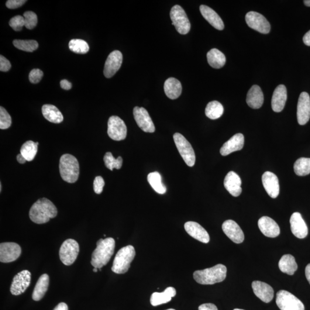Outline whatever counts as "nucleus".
Wrapping results in <instances>:
<instances>
[{"instance_id": "53", "label": "nucleus", "mask_w": 310, "mask_h": 310, "mask_svg": "<svg viewBox=\"0 0 310 310\" xmlns=\"http://www.w3.org/2000/svg\"><path fill=\"white\" fill-rule=\"evenodd\" d=\"M17 160L20 164H24L26 163V161H27V160H26V158H24L23 155L21 154L17 155Z\"/></svg>"}, {"instance_id": "30", "label": "nucleus", "mask_w": 310, "mask_h": 310, "mask_svg": "<svg viewBox=\"0 0 310 310\" xmlns=\"http://www.w3.org/2000/svg\"><path fill=\"white\" fill-rule=\"evenodd\" d=\"M50 278L47 274L41 276L36 282L32 293V299L34 301H39L44 297L49 286Z\"/></svg>"}, {"instance_id": "46", "label": "nucleus", "mask_w": 310, "mask_h": 310, "mask_svg": "<svg viewBox=\"0 0 310 310\" xmlns=\"http://www.w3.org/2000/svg\"><path fill=\"white\" fill-rule=\"evenodd\" d=\"M27 2L26 0H8L6 2L7 8L15 9L22 6Z\"/></svg>"}, {"instance_id": "44", "label": "nucleus", "mask_w": 310, "mask_h": 310, "mask_svg": "<svg viewBox=\"0 0 310 310\" xmlns=\"http://www.w3.org/2000/svg\"><path fill=\"white\" fill-rule=\"evenodd\" d=\"M43 72L40 69L34 68L31 70L29 74L30 81L32 84H36L40 82L42 79Z\"/></svg>"}, {"instance_id": "43", "label": "nucleus", "mask_w": 310, "mask_h": 310, "mask_svg": "<svg viewBox=\"0 0 310 310\" xmlns=\"http://www.w3.org/2000/svg\"><path fill=\"white\" fill-rule=\"evenodd\" d=\"M9 26L15 31H20L25 26V19L24 16L17 15L12 17L9 21Z\"/></svg>"}, {"instance_id": "10", "label": "nucleus", "mask_w": 310, "mask_h": 310, "mask_svg": "<svg viewBox=\"0 0 310 310\" xmlns=\"http://www.w3.org/2000/svg\"><path fill=\"white\" fill-rule=\"evenodd\" d=\"M108 134L113 140L122 141L125 139L127 127L125 123L119 117L113 116L110 117L108 123Z\"/></svg>"}, {"instance_id": "15", "label": "nucleus", "mask_w": 310, "mask_h": 310, "mask_svg": "<svg viewBox=\"0 0 310 310\" xmlns=\"http://www.w3.org/2000/svg\"><path fill=\"white\" fill-rule=\"evenodd\" d=\"M123 54L120 51L112 52L105 62L103 74L107 78H110L119 70L123 63Z\"/></svg>"}, {"instance_id": "24", "label": "nucleus", "mask_w": 310, "mask_h": 310, "mask_svg": "<svg viewBox=\"0 0 310 310\" xmlns=\"http://www.w3.org/2000/svg\"><path fill=\"white\" fill-rule=\"evenodd\" d=\"M244 145V136L243 134L237 133L227 141L220 148V153L225 156L234 152L243 149Z\"/></svg>"}, {"instance_id": "49", "label": "nucleus", "mask_w": 310, "mask_h": 310, "mask_svg": "<svg viewBox=\"0 0 310 310\" xmlns=\"http://www.w3.org/2000/svg\"><path fill=\"white\" fill-rule=\"evenodd\" d=\"M61 88L65 91H69L72 88V84L71 83L66 79H63L62 80L60 83Z\"/></svg>"}, {"instance_id": "34", "label": "nucleus", "mask_w": 310, "mask_h": 310, "mask_svg": "<svg viewBox=\"0 0 310 310\" xmlns=\"http://www.w3.org/2000/svg\"><path fill=\"white\" fill-rule=\"evenodd\" d=\"M148 182L154 190L159 194H164L166 192V187L161 181V175L158 172H151L148 174Z\"/></svg>"}, {"instance_id": "50", "label": "nucleus", "mask_w": 310, "mask_h": 310, "mask_svg": "<svg viewBox=\"0 0 310 310\" xmlns=\"http://www.w3.org/2000/svg\"><path fill=\"white\" fill-rule=\"evenodd\" d=\"M303 40L306 46H310V30L305 34Z\"/></svg>"}, {"instance_id": "21", "label": "nucleus", "mask_w": 310, "mask_h": 310, "mask_svg": "<svg viewBox=\"0 0 310 310\" xmlns=\"http://www.w3.org/2000/svg\"><path fill=\"white\" fill-rule=\"evenodd\" d=\"M291 229L298 239H304L308 234V227L299 213H293L290 218Z\"/></svg>"}, {"instance_id": "38", "label": "nucleus", "mask_w": 310, "mask_h": 310, "mask_svg": "<svg viewBox=\"0 0 310 310\" xmlns=\"http://www.w3.org/2000/svg\"><path fill=\"white\" fill-rule=\"evenodd\" d=\"M14 46L20 50L32 53L36 50L39 47V44L36 40H15L13 41Z\"/></svg>"}, {"instance_id": "20", "label": "nucleus", "mask_w": 310, "mask_h": 310, "mask_svg": "<svg viewBox=\"0 0 310 310\" xmlns=\"http://www.w3.org/2000/svg\"><path fill=\"white\" fill-rule=\"evenodd\" d=\"M258 226L264 235L268 237L275 238L280 234V227L270 217L266 216L261 217L258 220Z\"/></svg>"}, {"instance_id": "36", "label": "nucleus", "mask_w": 310, "mask_h": 310, "mask_svg": "<svg viewBox=\"0 0 310 310\" xmlns=\"http://www.w3.org/2000/svg\"><path fill=\"white\" fill-rule=\"evenodd\" d=\"M223 107L221 103L217 101L210 102L207 105L205 115L210 119L216 120L220 118L223 115Z\"/></svg>"}, {"instance_id": "17", "label": "nucleus", "mask_w": 310, "mask_h": 310, "mask_svg": "<svg viewBox=\"0 0 310 310\" xmlns=\"http://www.w3.org/2000/svg\"><path fill=\"white\" fill-rule=\"evenodd\" d=\"M262 182L269 196L272 198H277L280 192V186L277 176L271 172H265L262 176Z\"/></svg>"}, {"instance_id": "56", "label": "nucleus", "mask_w": 310, "mask_h": 310, "mask_svg": "<svg viewBox=\"0 0 310 310\" xmlns=\"http://www.w3.org/2000/svg\"><path fill=\"white\" fill-rule=\"evenodd\" d=\"M1 191H2V185L1 183V184H0V192H1Z\"/></svg>"}, {"instance_id": "42", "label": "nucleus", "mask_w": 310, "mask_h": 310, "mask_svg": "<svg viewBox=\"0 0 310 310\" xmlns=\"http://www.w3.org/2000/svg\"><path fill=\"white\" fill-rule=\"evenodd\" d=\"M23 16L25 19V26L27 29L32 30L36 27L37 24V17L35 13L32 11H27L24 13Z\"/></svg>"}, {"instance_id": "18", "label": "nucleus", "mask_w": 310, "mask_h": 310, "mask_svg": "<svg viewBox=\"0 0 310 310\" xmlns=\"http://www.w3.org/2000/svg\"><path fill=\"white\" fill-rule=\"evenodd\" d=\"M222 230L226 235L236 244L242 243L244 240V234L238 224L233 220H226L222 224Z\"/></svg>"}, {"instance_id": "35", "label": "nucleus", "mask_w": 310, "mask_h": 310, "mask_svg": "<svg viewBox=\"0 0 310 310\" xmlns=\"http://www.w3.org/2000/svg\"><path fill=\"white\" fill-rule=\"evenodd\" d=\"M39 143L33 142L29 140L24 143L20 149V154L26 158L27 161H32L37 153V147Z\"/></svg>"}, {"instance_id": "1", "label": "nucleus", "mask_w": 310, "mask_h": 310, "mask_svg": "<svg viewBox=\"0 0 310 310\" xmlns=\"http://www.w3.org/2000/svg\"><path fill=\"white\" fill-rule=\"evenodd\" d=\"M58 215V210L54 203L46 198L37 200L31 207L29 216L31 220L37 224L46 223Z\"/></svg>"}, {"instance_id": "40", "label": "nucleus", "mask_w": 310, "mask_h": 310, "mask_svg": "<svg viewBox=\"0 0 310 310\" xmlns=\"http://www.w3.org/2000/svg\"><path fill=\"white\" fill-rule=\"evenodd\" d=\"M103 161L105 166L111 171H113L114 168L120 170L122 167L123 162L122 157L119 156L118 158H115L110 152L105 154L103 157Z\"/></svg>"}, {"instance_id": "28", "label": "nucleus", "mask_w": 310, "mask_h": 310, "mask_svg": "<svg viewBox=\"0 0 310 310\" xmlns=\"http://www.w3.org/2000/svg\"><path fill=\"white\" fill-rule=\"evenodd\" d=\"M164 90L167 97L171 99H177L182 92L181 83L177 79L169 78L164 83Z\"/></svg>"}, {"instance_id": "54", "label": "nucleus", "mask_w": 310, "mask_h": 310, "mask_svg": "<svg viewBox=\"0 0 310 310\" xmlns=\"http://www.w3.org/2000/svg\"><path fill=\"white\" fill-rule=\"evenodd\" d=\"M304 3L306 6H310V0H305Z\"/></svg>"}, {"instance_id": "33", "label": "nucleus", "mask_w": 310, "mask_h": 310, "mask_svg": "<svg viewBox=\"0 0 310 310\" xmlns=\"http://www.w3.org/2000/svg\"><path fill=\"white\" fill-rule=\"evenodd\" d=\"M207 59L210 66L215 68H222L226 63L225 55L216 48H213L208 52Z\"/></svg>"}, {"instance_id": "41", "label": "nucleus", "mask_w": 310, "mask_h": 310, "mask_svg": "<svg viewBox=\"0 0 310 310\" xmlns=\"http://www.w3.org/2000/svg\"><path fill=\"white\" fill-rule=\"evenodd\" d=\"M11 124V117L3 107H0V128L1 129H8Z\"/></svg>"}, {"instance_id": "47", "label": "nucleus", "mask_w": 310, "mask_h": 310, "mask_svg": "<svg viewBox=\"0 0 310 310\" xmlns=\"http://www.w3.org/2000/svg\"><path fill=\"white\" fill-rule=\"evenodd\" d=\"M11 68V64H10L9 60L1 55L0 56V71L2 72L8 71Z\"/></svg>"}, {"instance_id": "29", "label": "nucleus", "mask_w": 310, "mask_h": 310, "mask_svg": "<svg viewBox=\"0 0 310 310\" xmlns=\"http://www.w3.org/2000/svg\"><path fill=\"white\" fill-rule=\"evenodd\" d=\"M177 294V291L174 287H168L163 292H154L151 295L150 302L151 305L157 306L171 301L172 298Z\"/></svg>"}, {"instance_id": "22", "label": "nucleus", "mask_w": 310, "mask_h": 310, "mask_svg": "<svg viewBox=\"0 0 310 310\" xmlns=\"http://www.w3.org/2000/svg\"><path fill=\"white\" fill-rule=\"evenodd\" d=\"M185 229L189 236L203 243H208L210 236L207 231L197 222L188 221L185 224Z\"/></svg>"}, {"instance_id": "6", "label": "nucleus", "mask_w": 310, "mask_h": 310, "mask_svg": "<svg viewBox=\"0 0 310 310\" xmlns=\"http://www.w3.org/2000/svg\"><path fill=\"white\" fill-rule=\"evenodd\" d=\"M174 142L183 159L189 167L194 166L195 163V154L190 143L181 133L174 134Z\"/></svg>"}, {"instance_id": "23", "label": "nucleus", "mask_w": 310, "mask_h": 310, "mask_svg": "<svg viewBox=\"0 0 310 310\" xmlns=\"http://www.w3.org/2000/svg\"><path fill=\"white\" fill-rule=\"evenodd\" d=\"M224 186L227 191L233 196H239L242 192L241 186L242 184L241 179L236 172L230 171L224 179Z\"/></svg>"}, {"instance_id": "37", "label": "nucleus", "mask_w": 310, "mask_h": 310, "mask_svg": "<svg viewBox=\"0 0 310 310\" xmlns=\"http://www.w3.org/2000/svg\"><path fill=\"white\" fill-rule=\"evenodd\" d=\"M295 174L300 177L310 174V158L301 157L298 158L294 164Z\"/></svg>"}, {"instance_id": "48", "label": "nucleus", "mask_w": 310, "mask_h": 310, "mask_svg": "<svg viewBox=\"0 0 310 310\" xmlns=\"http://www.w3.org/2000/svg\"><path fill=\"white\" fill-rule=\"evenodd\" d=\"M199 310H218L217 306L213 303H205L199 306Z\"/></svg>"}, {"instance_id": "58", "label": "nucleus", "mask_w": 310, "mask_h": 310, "mask_svg": "<svg viewBox=\"0 0 310 310\" xmlns=\"http://www.w3.org/2000/svg\"><path fill=\"white\" fill-rule=\"evenodd\" d=\"M174 310V309H168V310Z\"/></svg>"}, {"instance_id": "25", "label": "nucleus", "mask_w": 310, "mask_h": 310, "mask_svg": "<svg viewBox=\"0 0 310 310\" xmlns=\"http://www.w3.org/2000/svg\"><path fill=\"white\" fill-rule=\"evenodd\" d=\"M287 98V89L283 85H280L275 89L272 98V108L277 113L283 110Z\"/></svg>"}, {"instance_id": "12", "label": "nucleus", "mask_w": 310, "mask_h": 310, "mask_svg": "<svg viewBox=\"0 0 310 310\" xmlns=\"http://www.w3.org/2000/svg\"><path fill=\"white\" fill-rule=\"evenodd\" d=\"M22 254L19 244L15 243H3L0 244V261L9 263L16 261Z\"/></svg>"}, {"instance_id": "2", "label": "nucleus", "mask_w": 310, "mask_h": 310, "mask_svg": "<svg viewBox=\"0 0 310 310\" xmlns=\"http://www.w3.org/2000/svg\"><path fill=\"white\" fill-rule=\"evenodd\" d=\"M115 248V241L113 238L100 239L96 243V249L92 256L91 264L94 268L101 269L109 263Z\"/></svg>"}, {"instance_id": "26", "label": "nucleus", "mask_w": 310, "mask_h": 310, "mask_svg": "<svg viewBox=\"0 0 310 310\" xmlns=\"http://www.w3.org/2000/svg\"><path fill=\"white\" fill-rule=\"evenodd\" d=\"M200 11L204 18L218 30H223L224 29V24L222 20L215 10L210 7L202 5L200 6Z\"/></svg>"}, {"instance_id": "5", "label": "nucleus", "mask_w": 310, "mask_h": 310, "mask_svg": "<svg viewBox=\"0 0 310 310\" xmlns=\"http://www.w3.org/2000/svg\"><path fill=\"white\" fill-rule=\"evenodd\" d=\"M136 256V251L132 246L122 248L116 255L112 270L117 274H123L128 271L130 264Z\"/></svg>"}, {"instance_id": "9", "label": "nucleus", "mask_w": 310, "mask_h": 310, "mask_svg": "<svg viewBox=\"0 0 310 310\" xmlns=\"http://www.w3.org/2000/svg\"><path fill=\"white\" fill-rule=\"evenodd\" d=\"M79 252V246L77 241L68 239L62 244L60 248V259L64 265L69 266L74 263Z\"/></svg>"}, {"instance_id": "11", "label": "nucleus", "mask_w": 310, "mask_h": 310, "mask_svg": "<svg viewBox=\"0 0 310 310\" xmlns=\"http://www.w3.org/2000/svg\"><path fill=\"white\" fill-rule=\"evenodd\" d=\"M246 20L248 26L260 33L267 34L270 32V23L259 13L248 12L246 16Z\"/></svg>"}, {"instance_id": "31", "label": "nucleus", "mask_w": 310, "mask_h": 310, "mask_svg": "<svg viewBox=\"0 0 310 310\" xmlns=\"http://www.w3.org/2000/svg\"><path fill=\"white\" fill-rule=\"evenodd\" d=\"M42 114L44 118L51 123L60 124L63 121V116L60 110L53 105H44Z\"/></svg>"}, {"instance_id": "32", "label": "nucleus", "mask_w": 310, "mask_h": 310, "mask_svg": "<svg viewBox=\"0 0 310 310\" xmlns=\"http://www.w3.org/2000/svg\"><path fill=\"white\" fill-rule=\"evenodd\" d=\"M279 267L283 273L293 275L298 269L294 256L291 254H285L282 256L279 262Z\"/></svg>"}, {"instance_id": "4", "label": "nucleus", "mask_w": 310, "mask_h": 310, "mask_svg": "<svg viewBox=\"0 0 310 310\" xmlns=\"http://www.w3.org/2000/svg\"><path fill=\"white\" fill-rule=\"evenodd\" d=\"M60 171L62 179L69 184L78 181L79 164L77 158L70 154L62 155L60 161Z\"/></svg>"}, {"instance_id": "13", "label": "nucleus", "mask_w": 310, "mask_h": 310, "mask_svg": "<svg viewBox=\"0 0 310 310\" xmlns=\"http://www.w3.org/2000/svg\"><path fill=\"white\" fill-rule=\"evenodd\" d=\"M133 116L137 125L141 130L147 133H154L155 131L154 124L149 113L144 108L136 106L133 109Z\"/></svg>"}, {"instance_id": "19", "label": "nucleus", "mask_w": 310, "mask_h": 310, "mask_svg": "<svg viewBox=\"0 0 310 310\" xmlns=\"http://www.w3.org/2000/svg\"><path fill=\"white\" fill-rule=\"evenodd\" d=\"M255 295L264 303H270L274 296V289L271 286L260 281H254L251 284Z\"/></svg>"}, {"instance_id": "3", "label": "nucleus", "mask_w": 310, "mask_h": 310, "mask_svg": "<svg viewBox=\"0 0 310 310\" xmlns=\"http://www.w3.org/2000/svg\"><path fill=\"white\" fill-rule=\"evenodd\" d=\"M227 268L222 264L194 272V280L202 285H212L223 281L226 277Z\"/></svg>"}, {"instance_id": "27", "label": "nucleus", "mask_w": 310, "mask_h": 310, "mask_svg": "<svg viewBox=\"0 0 310 310\" xmlns=\"http://www.w3.org/2000/svg\"><path fill=\"white\" fill-rule=\"evenodd\" d=\"M264 102V95L261 88L257 85H253L247 96V103L251 108L256 109L261 108Z\"/></svg>"}, {"instance_id": "14", "label": "nucleus", "mask_w": 310, "mask_h": 310, "mask_svg": "<svg viewBox=\"0 0 310 310\" xmlns=\"http://www.w3.org/2000/svg\"><path fill=\"white\" fill-rule=\"evenodd\" d=\"M31 274L29 271L24 270L17 274L13 279L10 292L13 295H19L26 291L31 283Z\"/></svg>"}, {"instance_id": "57", "label": "nucleus", "mask_w": 310, "mask_h": 310, "mask_svg": "<svg viewBox=\"0 0 310 310\" xmlns=\"http://www.w3.org/2000/svg\"><path fill=\"white\" fill-rule=\"evenodd\" d=\"M233 310H244L239 309H234Z\"/></svg>"}, {"instance_id": "51", "label": "nucleus", "mask_w": 310, "mask_h": 310, "mask_svg": "<svg viewBox=\"0 0 310 310\" xmlns=\"http://www.w3.org/2000/svg\"><path fill=\"white\" fill-rule=\"evenodd\" d=\"M68 306L65 303H60L58 306L55 307L54 310H68Z\"/></svg>"}, {"instance_id": "7", "label": "nucleus", "mask_w": 310, "mask_h": 310, "mask_svg": "<svg viewBox=\"0 0 310 310\" xmlns=\"http://www.w3.org/2000/svg\"><path fill=\"white\" fill-rule=\"evenodd\" d=\"M172 24L174 26L178 32L182 34L189 32L191 29L188 17L180 5H176L172 7L170 12Z\"/></svg>"}, {"instance_id": "16", "label": "nucleus", "mask_w": 310, "mask_h": 310, "mask_svg": "<svg viewBox=\"0 0 310 310\" xmlns=\"http://www.w3.org/2000/svg\"><path fill=\"white\" fill-rule=\"evenodd\" d=\"M297 119L300 125H304L310 119V97L308 93L299 96L297 106Z\"/></svg>"}, {"instance_id": "52", "label": "nucleus", "mask_w": 310, "mask_h": 310, "mask_svg": "<svg viewBox=\"0 0 310 310\" xmlns=\"http://www.w3.org/2000/svg\"><path fill=\"white\" fill-rule=\"evenodd\" d=\"M306 277L310 284V264L307 265L305 270Z\"/></svg>"}, {"instance_id": "8", "label": "nucleus", "mask_w": 310, "mask_h": 310, "mask_svg": "<svg viewBox=\"0 0 310 310\" xmlns=\"http://www.w3.org/2000/svg\"><path fill=\"white\" fill-rule=\"evenodd\" d=\"M276 303L281 310H305V306L296 296L285 290L278 292Z\"/></svg>"}, {"instance_id": "55", "label": "nucleus", "mask_w": 310, "mask_h": 310, "mask_svg": "<svg viewBox=\"0 0 310 310\" xmlns=\"http://www.w3.org/2000/svg\"><path fill=\"white\" fill-rule=\"evenodd\" d=\"M97 271H98V268H94V269H93V272H97Z\"/></svg>"}, {"instance_id": "45", "label": "nucleus", "mask_w": 310, "mask_h": 310, "mask_svg": "<svg viewBox=\"0 0 310 310\" xmlns=\"http://www.w3.org/2000/svg\"><path fill=\"white\" fill-rule=\"evenodd\" d=\"M105 186V181L102 177L98 176L96 177L94 182H93V188L96 194H101L103 191V187Z\"/></svg>"}, {"instance_id": "39", "label": "nucleus", "mask_w": 310, "mask_h": 310, "mask_svg": "<svg viewBox=\"0 0 310 310\" xmlns=\"http://www.w3.org/2000/svg\"><path fill=\"white\" fill-rule=\"evenodd\" d=\"M68 47L71 51L79 54H85L90 49L88 43L82 39H72L68 43Z\"/></svg>"}]
</instances>
